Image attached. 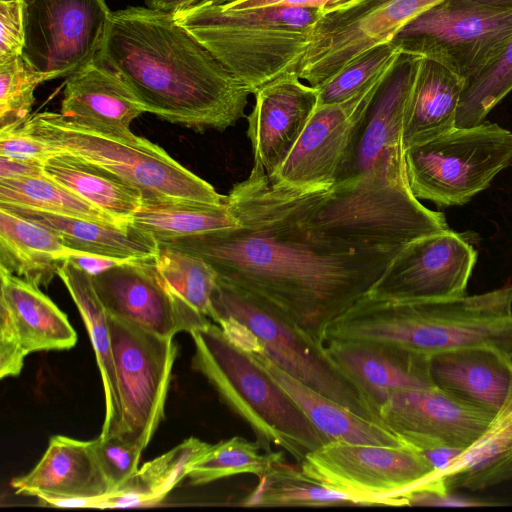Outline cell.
I'll list each match as a JSON object with an SVG mask.
<instances>
[{
	"label": "cell",
	"instance_id": "obj_1",
	"mask_svg": "<svg viewBox=\"0 0 512 512\" xmlns=\"http://www.w3.org/2000/svg\"><path fill=\"white\" fill-rule=\"evenodd\" d=\"M225 203L234 228L167 244L205 260L218 278L268 302L315 340L366 295L402 250H349L311 239L286 188L256 161Z\"/></svg>",
	"mask_w": 512,
	"mask_h": 512
},
{
	"label": "cell",
	"instance_id": "obj_2",
	"mask_svg": "<svg viewBox=\"0 0 512 512\" xmlns=\"http://www.w3.org/2000/svg\"><path fill=\"white\" fill-rule=\"evenodd\" d=\"M421 57L400 53L381 83L328 190L290 189L298 222L316 241L351 250L398 249L449 228L411 192L402 129Z\"/></svg>",
	"mask_w": 512,
	"mask_h": 512
},
{
	"label": "cell",
	"instance_id": "obj_3",
	"mask_svg": "<svg viewBox=\"0 0 512 512\" xmlns=\"http://www.w3.org/2000/svg\"><path fill=\"white\" fill-rule=\"evenodd\" d=\"M96 61L146 113L197 132L235 125L252 94L172 13L146 6L111 12Z\"/></svg>",
	"mask_w": 512,
	"mask_h": 512
},
{
	"label": "cell",
	"instance_id": "obj_4",
	"mask_svg": "<svg viewBox=\"0 0 512 512\" xmlns=\"http://www.w3.org/2000/svg\"><path fill=\"white\" fill-rule=\"evenodd\" d=\"M328 340H365L431 356L486 347L512 355V284L461 297L399 301L364 295L328 328Z\"/></svg>",
	"mask_w": 512,
	"mask_h": 512
},
{
	"label": "cell",
	"instance_id": "obj_5",
	"mask_svg": "<svg viewBox=\"0 0 512 512\" xmlns=\"http://www.w3.org/2000/svg\"><path fill=\"white\" fill-rule=\"evenodd\" d=\"M321 11L298 6L234 10L199 1L172 13L252 94L298 74Z\"/></svg>",
	"mask_w": 512,
	"mask_h": 512
},
{
	"label": "cell",
	"instance_id": "obj_6",
	"mask_svg": "<svg viewBox=\"0 0 512 512\" xmlns=\"http://www.w3.org/2000/svg\"><path fill=\"white\" fill-rule=\"evenodd\" d=\"M190 334L193 369L253 430L265 451L274 444L300 464L307 453L327 443L286 391L220 326L210 321Z\"/></svg>",
	"mask_w": 512,
	"mask_h": 512
},
{
	"label": "cell",
	"instance_id": "obj_7",
	"mask_svg": "<svg viewBox=\"0 0 512 512\" xmlns=\"http://www.w3.org/2000/svg\"><path fill=\"white\" fill-rule=\"evenodd\" d=\"M212 307L211 321L242 349L262 354L311 389L381 424L365 396L331 359L325 344L274 306L217 278Z\"/></svg>",
	"mask_w": 512,
	"mask_h": 512
},
{
	"label": "cell",
	"instance_id": "obj_8",
	"mask_svg": "<svg viewBox=\"0 0 512 512\" xmlns=\"http://www.w3.org/2000/svg\"><path fill=\"white\" fill-rule=\"evenodd\" d=\"M26 125L52 149L105 169L138 188L143 200L181 199L225 204V196L175 159L162 147L129 132L96 131L56 112L32 114Z\"/></svg>",
	"mask_w": 512,
	"mask_h": 512
},
{
	"label": "cell",
	"instance_id": "obj_9",
	"mask_svg": "<svg viewBox=\"0 0 512 512\" xmlns=\"http://www.w3.org/2000/svg\"><path fill=\"white\" fill-rule=\"evenodd\" d=\"M412 194L441 207L463 205L512 167V132L496 123L455 128L404 151Z\"/></svg>",
	"mask_w": 512,
	"mask_h": 512
},
{
	"label": "cell",
	"instance_id": "obj_10",
	"mask_svg": "<svg viewBox=\"0 0 512 512\" xmlns=\"http://www.w3.org/2000/svg\"><path fill=\"white\" fill-rule=\"evenodd\" d=\"M310 478L358 499L362 506H406L409 494L424 490L436 474L419 452L408 446L329 441L299 464Z\"/></svg>",
	"mask_w": 512,
	"mask_h": 512
},
{
	"label": "cell",
	"instance_id": "obj_11",
	"mask_svg": "<svg viewBox=\"0 0 512 512\" xmlns=\"http://www.w3.org/2000/svg\"><path fill=\"white\" fill-rule=\"evenodd\" d=\"M512 36V10L443 0L407 23L389 42L400 52L434 59L466 82Z\"/></svg>",
	"mask_w": 512,
	"mask_h": 512
},
{
	"label": "cell",
	"instance_id": "obj_12",
	"mask_svg": "<svg viewBox=\"0 0 512 512\" xmlns=\"http://www.w3.org/2000/svg\"><path fill=\"white\" fill-rule=\"evenodd\" d=\"M108 319L121 403L116 435L144 451L164 417L177 346L173 338Z\"/></svg>",
	"mask_w": 512,
	"mask_h": 512
},
{
	"label": "cell",
	"instance_id": "obj_13",
	"mask_svg": "<svg viewBox=\"0 0 512 512\" xmlns=\"http://www.w3.org/2000/svg\"><path fill=\"white\" fill-rule=\"evenodd\" d=\"M443 0H355L321 12L298 76L319 88L369 49L389 43L407 23Z\"/></svg>",
	"mask_w": 512,
	"mask_h": 512
},
{
	"label": "cell",
	"instance_id": "obj_14",
	"mask_svg": "<svg viewBox=\"0 0 512 512\" xmlns=\"http://www.w3.org/2000/svg\"><path fill=\"white\" fill-rule=\"evenodd\" d=\"M21 57L44 81L96 60L111 10L106 0H22Z\"/></svg>",
	"mask_w": 512,
	"mask_h": 512
},
{
	"label": "cell",
	"instance_id": "obj_15",
	"mask_svg": "<svg viewBox=\"0 0 512 512\" xmlns=\"http://www.w3.org/2000/svg\"><path fill=\"white\" fill-rule=\"evenodd\" d=\"M393 63L353 97L339 103L317 105L291 152L268 176L271 182L301 191L332 187Z\"/></svg>",
	"mask_w": 512,
	"mask_h": 512
},
{
	"label": "cell",
	"instance_id": "obj_16",
	"mask_svg": "<svg viewBox=\"0 0 512 512\" xmlns=\"http://www.w3.org/2000/svg\"><path fill=\"white\" fill-rule=\"evenodd\" d=\"M477 260L467 237L450 228L405 246L368 294L399 301H425L466 295Z\"/></svg>",
	"mask_w": 512,
	"mask_h": 512
},
{
	"label": "cell",
	"instance_id": "obj_17",
	"mask_svg": "<svg viewBox=\"0 0 512 512\" xmlns=\"http://www.w3.org/2000/svg\"><path fill=\"white\" fill-rule=\"evenodd\" d=\"M92 281L108 315L156 335L173 338L211 321L168 287L153 256L129 260L92 276Z\"/></svg>",
	"mask_w": 512,
	"mask_h": 512
},
{
	"label": "cell",
	"instance_id": "obj_18",
	"mask_svg": "<svg viewBox=\"0 0 512 512\" xmlns=\"http://www.w3.org/2000/svg\"><path fill=\"white\" fill-rule=\"evenodd\" d=\"M382 425L417 452L432 447L470 448L492 417L436 386L395 391L378 407Z\"/></svg>",
	"mask_w": 512,
	"mask_h": 512
},
{
	"label": "cell",
	"instance_id": "obj_19",
	"mask_svg": "<svg viewBox=\"0 0 512 512\" xmlns=\"http://www.w3.org/2000/svg\"><path fill=\"white\" fill-rule=\"evenodd\" d=\"M0 378L18 376L33 352L68 350L77 333L40 287L0 269Z\"/></svg>",
	"mask_w": 512,
	"mask_h": 512
},
{
	"label": "cell",
	"instance_id": "obj_20",
	"mask_svg": "<svg viewBox=\"0 0 512 512\" xmlns=\"http://www.w3.org/2000/svg\"><path fill=\"white\" fill-rule=\"evenodd\" d=\"M288 74L259 88L248 114L247 137L258 162L271 176L298 141L318 103V90Z\"/></svg>",
	"mask_w": 512,
	"mask_h": 512
},
{
	"label": "cell",
	"instance_id": "obj_21",
	"mask_svg": "<svg viewBox=\"0 0 512 512\" xmlns=\"http://www.w3.org/2000/svg\"><path fill=\"white\" fill-rule=\"evenodd\" d=\"M324 344L331 359L365 396L377 417L378 407L393 392L434 386L430 356L376 341L328 340Z\"/></svg>",
	"mask_w": 512,
	"mask_h": 512
},
{
	"label": "cell",
	"instance_id": "obj_22",
	"mask_svg": "<svg viewBox=\"0 0 512 512\" xmlns=\"http://www.w3.org/2000/svg\"><path fill=\"white\" fill-rule=\"evenodd\" d=\"M16 494L49 499L96 497L111 491L96 456L93 440L63 435L50 438L37 465L10 483Z\"/></svg>",
	"mask_w": 512,
	"mask_h": 512
},
{
	"label": "cell",
	"instance_id": "obj_23",
	"mask_svg": "<svg viewBox=\"0 0 512 512\" xmlns=\"http://www.w3.org/2000/svg\"><path fill=\"white\" fill-rule=\"evenodd\" d=\"M434 386L457 400L494 415L512 382V355L486 347L437 353L429 357Z\"/></svg>",
	"mask_w": 512,
	"mask_h": 512
},
{
	"label": "cell",
	"instance_id": "obj_24",
	"mask_svg": "<svg viewBox=\"0 0 512 512\" xmlns=\"http://www.w3.org/2000/svg\"><path fill=\"white\" fill-rule=\"evenodd\" d=\"M146 113L128 86L93 61L66 81L60 114L84 127L110 134L131 132L130 124Z\"/></svg>",
	"mask_w": 512,
	"mask_h": 512
},
{
	"label": "cell",
	"instance_id": "obj_25",
	"mask_svg": "<svg viewBox=\"0 0 512 512\" xmlns=\"http://www.w3.org/2000/svg\"><path fill=\"white\" fill-rule=\"evenodd\" d=\"M512 479V382L500 409L483 435L446 470L434 476L427 489L438 495L467 489L481 490Z\"/></svg>",
	"mask_w": 512,
	"mask_h": 512
},
{
	"label": "cell",
	"instance_id": "obj_26",
	"mask_svg": "<svg viewBox=\"0 0 512 512\" xmlns=\"http://www.w3.org/2000/svg\"><path fill=\"white\" fill-rule=\"evenodd\" d=\"M466 80L444 64L422 57L407 103L404 150L456 128V114Z\"/></svg>",
	"mask_w": 512,
	"mask_h": 512
},
{
	"label": "cell",
	"instance_id": "obj_27",
	"mask_svg": "<svg viewBox=\"0 0 512 512\" xmlns=\"http://www.w3.org/2000/svg\"><path fill=\"white\" fill-rule=\"evenodd\" d=\"M248 353L295 401L327 442L407 446L395 432L386 426L365 418L311 389L262 354Z\"/></svg>",
	"mask_w": 512,
	"mask_h": 512
},
{
	"label": "cell",
	"instance_id": "obj_28",
	"mask_svg": "<svg viewBox=\"0 0 512 512\" xmlns=\"http://www.w3.org/2000/svg\"><path fill=\"white\" fill-rule=\"evenodd\" d=\"M0 207L51 229L60 236L67 248L76 252L119 259H139L154 256L159 247L152 236L130 223L110 225L5 203H0Z\"/></svg>",
	"mask_w": 512,
	"mask_h": 512
},
{
	"label": "cell",
	"instance_id": "obj_29",
	"mask_svg": "<svg viewBox=\"0 0 512 512\" xmlns=\"http://www.w3.org/2000/svg\"><path fill=\"white\" fill-rule=\"evenodd\" d=\"M72 252L51 229L0 207V269L46 287Z\"/></svg>",
	"mask_w": 512,
	"mask_h": 512
},
{
	"label": "cell",
	"instance_id": "obj_30",
	"mask_svg": "<svg viewBox=\"0 0 512 512\" xmlns=\"http://www.w3.org/2000/svg\"><path fill=\"white\" fill-rule=\"evenodd\" d=\"M57 276L83 319L99 367L105 400V417L99 436L116 435L121 421V403L108 314L94 289L92 276L67 260Z\"/></svg>",
	"mask_w": 512,
	"mask_h": 512
},
{
	"label": "cell",
	"instance_id": "obj_31",
	"mask_svg": "<svg viewBox=\"0 0 512 512\" xmlns=\"http://www.w3.org/2000/svg\"><path fill=\"white\" fill-rule=\"evenodd\" d=\"M44 174L80 198L128 224L143 202L142 192L119 176L58 151L43 164Z\"/></svg>",
	"mask_w": 512,
	"mask_h": 512
},
{
	"label": "cell",
	"instance_id": "obj_32",
	"mask_svg": "<svg viewBox=\"0 0 512 512\" xmlns=\"http://www.w3.org/2000/svg\"><path fill=\"white\" fill-rule=\"evenodd\" d=\"M130 224L158 243L234 228L238 220L225 204L181 199L143 200Z\"/></svg>",
	"mask_w": 512,
	"mask_h": 512
},
{
	"label": "cell",
	"instance_id": "obj_33",
	"mask_svg": "<svg viewBox=\"0 0 512 512\" xmlns=\"http://www.w3.org/2000/svg\"><path fill=\"white\" fill-rule=\"evenodd\" d=\"M254 489L241 501L244 507H326L359 505L355 497L334 490L284 461L258 477Z\"/></svg>",
	"mask_w": 512,
	"mask_h": 512
},
{
	"label": "cell",
	"instance_id": "obj_34",
	"mask_svg": "<svg viewBox=\"0 0 512 512\" xmlns=\"http://www.w3.org/2000/svg\"><path fill=\"white\" fill-rule=\"evenodd\" d=\"M0 203L31 207L104 224L127 225L80 198L45 174L0 179Z\"/></svg>",
	"mask_w": 512,
	"mask_h": 512
},
{
	"label": "cell",
	"instance_id": "obj_35",
	"mask_svg": "<svg viewBox=\"0 0 512 512\" xmlns=\"http://www.w3.org/2000/svg\"><path fill=\"white\" fill-rule=\"evenodd\" d=\"M282 461V451H265L257 440L234 436L211 444L190 466L187 477L192 485H204L238 474H253L258 478Z\"/></svg>",
	"mask_w": 512,
	"mask_h": 512
},
{
	"label": "cell",
	"instance_id": "obj_36",
	"mask_svg": "<svg viewBox=\"0 0 512 512\" xmlns=\"http://www.w3.org/2000/svg\"><path fill=\"white\" fill-rule=\"evenodd\" d=\"M154 265L168 287L193 309L211 320L212 294L218 275L202 258L159 244Z\"/></svg>",
	"mask_w": 512,
	"mask_h": 512
},
{
	"label": "cell",
	"instance_id": "obj_37",
	"mask_svg": "<svg viewBox=\"0 0 512 512\" xmlns=\"http://www.w3.org/2000/svg\"><path fill=\"white\" fill-rule=\"evenodd\" d=\"M512 91V36L501 51L465 85L456 114V127L485 122L490 111Z\"/></svg>",
	"mask_w": 512,
	"mask_h": 512
},
{
	"label": "cell",
	"instance_id": "obj_38",
	"mask_svg": "<svg viewBox=\"0 0 512 512\" xmlns=\"http://www.w3.org/2000/svg\"><path fill=\"white\" fill-rule=\"evenodd\" d=\"M210 446L211 444L207 442L190 437L161 456L146 462L120 487H125L143 496L148 506L156 505L184 477H187L190 466Z\"/></svg>",
	"mask_w": 512,
	"mask_h": 512
},
{
	"label": "cell",
	"instance_id": "obj_39",
	"mask_svg": "<svg viewBox=\"0 0 512 512\" xmlns=\"http://www.w3.org/2000/svg\"><path fill=\"white\" fill-rule=\"evenodd\" d=\"M399 54L400 51L390 43L367 50L317 88V105L339 103L353 97L386 70Z\"/></svg>",
	"mask_w": 512,
	"mask_h": 512
},
{
	"label": "cell",
	"instance_id": "obj_40",
	"mask_svg": "<svg viewBox=\"0 0 512 512\" xmlns=\"http://www.w3.org/2000/svg\"><path fill=\"white\" fill-rule=\"evenodd\" d=\"M43 82L21 56L0 62V129L21 125L32 115L34 92Z\"/></svg>",
	"mask_w": 512,
	"mask_h": 512
},
{
	"label": "cell",
	"instance_id": "obj_41",
	"mask_svg": "<svg viewBox=\"0 0 512 512\" xmlns=\"http://www.w3.org/2000/svg\"><path fill=\"white\" fill-rule=\"evenodd\" d=\"M96 456L111 491L117 490L139 469L141 451L117 435L93 440Z\"/></svg>",
	"mask_w": 512,
	"mask_h": 512
},
{
	"label": "cell",
	"instance_id": "obj_42",
	"mask_svg": "<svg viewBox=\"0 0 512 512\" xmlns=\"http://www.w3.org/2000/svg\"><path fill=\"white\" fill-rule=\"evenodd\" d=\"M57 152L35 136L26 121L0 129V157L44 164Z\"/></svg>",
	"mask_w": 512,
	"mask_h": 512
},
{
	"label": "cell",
	"instance_id": "obj_43",
	"mask_svg": "<svg viewBox=\"0 0 512 512\" xmlns=\"http://www.w3.org/2000/svg\"><path fill=\"white\" fill-rule=\"evenodd\" d=\"M23 44L22 0H0V62L21 56Z\"/></svg>",
	"mask_w": 512,
	"mask_h": 512
},
{
	"label": "cell",
	"instance_id": "obj_44",
	"mask_svg": "<svg viewBox=\"0 0 512 512\" xmlns=\"http://www.w3.org/2000/svg\"><path fill=\"white\" fill-rule=\"evenodd\" d=\"M355 0H234L219 4L229 9L242 10L270 6H298L317 8L321 12L330 11L350 4Z\"/></svg>",
	"mask_w": 512,
	"mask_h": 512
},
{
	"label": "cell",
	"instance_id": "obj_45",
	"mask_svg": "<svg viewBox=\"0 0 512 512\" xmlns=\"http://www.w3.org/2000/svg\"><path fill=\"white\" fill-rule=\"evenodd\" d=\"M66 260L90 276H96L132 259H119L73 251L66 257Z\"/></svg>",
	"mask_w": 512,
	"mask_h": 512
},
{
	"label": "cell",
	"instance_id": "obj_46",
	"mask_svg": "<svg viewBox=\"0 0 512 512\" xmlns=\"http://www.w3.org/2000/svg\"><path fill=\"white\" fill-rule=\"evenodd\" d=\"M44 174L43 164L0 157V179L37 176Z\"/></svg>",
	"mask_w": 512,
	"mask_h": 512
},
{
	"label": "cell",
	"instance_id": "obj_47",
	"mask_svg": "<svg viewBox=\"0 0 512 512\" xmlns=\"http://www.w3.org/2000/svg\"><path fill=\"white\" fill-rule=\"evenodd\" d=\"M201 0H145V6L163 12L174 13L193 6Z\"/></svg>",
	"mask_w": 512,
	"mask_h": 512
},
{
	"label": "cell",
	"instance_id": "obj_48",
	"mask_svg": "<svg viewBox=\"0 0 512 512\" xmlns=\"http://www.w3.org/2000/svg\"><path fill=\"white\" fill-rule=\"evenodd\" d=\"M468 2L503 10H512V0H466Z\"/></svg>",
	"mask_w": 512,
	"mask_h": 512
},
{
	"label": "cell",
	"instance_id": "obj_49",
	"mask_svg": "<svg viewBox=\"0 0 512 512\" xmlns=\"http://www.w3.org/2000/svg\"><path fill=\"white\" fill-rule=\"evenodd\" d=\"M201 1L206 2V3H211V4H225V3L232 2L234 0H201Z\"/></svg>",
	"mask_w": 512,
	"mask_h": 512
}]
</instances>
